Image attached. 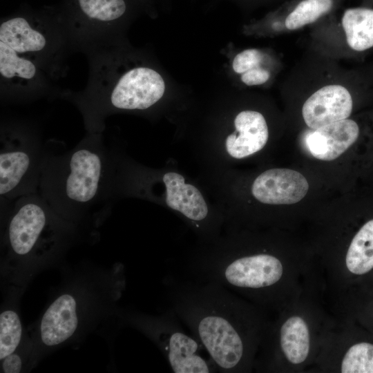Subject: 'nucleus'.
Segmentation results:
<instances>
[{
  "label": "nucleus",
  "mask_w": 373,
  "mask_h": 373,
  "mask_svg": "<svg viewBox=\"0 0 373 373\" xmlns=\"http://www.w3.org/2000/svg\"><path fill=\"white\" fill-rule=\"evenodd\" d=\"M69 46L57 8H21L0 23L1 96L25 100L50 88Z\"/></svg>",
  "instance_id": "f257e3e1"
},
{
  "label": "nucleus",
  "mask_w": 373,
  "mask_h": 373,
  "mask_svg": "<svg viewBox=\"0 0 373 373\" xmlns=\"http://www.w3.org/2000/svg\"><path fill=\"white\" fill-rule=\"evenodd\" d=\"M170 309L189 329L217 372H233L247 352L244 307L225 287L189 276L164 279Z\"/></svg>",
  "instance_id": "f03ea898"
},
{
  "label": "nucleus",
  "mask_w": 373,
  "mask_h": 373,
  "mask_svg": "<svg viewBox=\"0 0 373 373\" xmlns=\"http://www.w3.org/2000/svg\"><path fill=\"white\" fill-rule=\"evenodd\" d=\"M282 93L302 125L315 130L351 117L359 102L373 96V85L363 68H346L307 48L286 77Z\"/></svg>",
  "instance_id": "7ed1b4c3"
},
{
  "label": "nucleus",
  "mask_w": 373,
  "mask_h": 373,
  "mask_svg": "<svg viewBox=\"0 0 373 373\" xmlns=\"http://www.w3.org/2000/svg\"><path fill=\"white\" fill-rule=\"evenodd\" d=\"M90 133L68 153L44 157L41 197L55 212L77 213L107 204L115 184V164L99 133Z\"/></svg>",
  "instance_id": "20e7f679"
},
{
  "label": "nucleus",
  "mask_w": 373,
  "mask_h": 373,
  "mask_svg": "<svg viewBox=\"0 0 373 373\" xmlns=\"http://www.w3.org/2000/svg\"><path fill=\"white\" fill-rule=\"evenodd\" d=\"M113 44L88 52L90 77L86 90L75 97L90 133H99L102 122L115 111H142L162 98L166 89L154 68L137 65L122 68Z\"/></svg>",
  "instance_id": "39448f33"
},
{
  "label": "nucleus",
  "mask_w": 373,
  "mask_h": 373,
  "mask_svg": "<svg viewBox=\"0 0 373 373\" xmlns=\"http://www.w3.org/2000/svg\"><path fill=\"white\" fill-rule=\"evenodd\" d=\"M338 61H361L373 51V7L336 10L309 27L308 48Z\"/></svg>",
  "instance_id": "423d86ee"
},
{
  "label": "nucleus",
  "mask_w": 373,
  "mask_h": 373,
  "mask_svg": "<svg viewBox=\"0 0 373 373\" xmlns=\"http://www.w3.org/2000/svg\"><path fill=\"white\" fill-rule=\"evenodd\" d=\"M69 47L87 53L113 44L131 10L129 0H64L57 8Z\"/></svg>",
  "instance_id": "0eeeda50"
},
{
  "label": "nucleus",
  "mask_w": 373,
  "mask_h": 373,
  "mask_svg": "<svg viewBox=\"0 0 373 373\" xmlns=\"http://www.w3.org/2000/svg\"><path fill=\"white\" fill-rule=\"evenodd\" d=\"M45 155L36 136L22 126L3 128L1 135L0 194L12 200L36 193Z\"/></svg>",
  "instance_id": "6e6552de"
},
{
  "label": "nucleus",
  "mask_w": 373,
  "mask_h": 373,
  "mask_svg": "<svg viewBox=\"0 0 373 373\" xmlns=\"http://www.w3.org/2000/svg\"><path fill=\"white\" fill-rule=\"evenodd\" d=\"M129 321L153 340L173 372H217L209 356L202 354L203 347L192 334L183 329L181 321L170 309L156 316L134 314Z\"/></svg>",
  "instance_id": "1a4fd4ad"
},
{
  "label": "nucleus",
  "mask_w": 373,
  "mask_h": 373,
  "mask_svg": "<svg viewBox=\"0 0 373 373\" xmlns=\"http://www.w3.org/2000/svg\"><path fill=\"white\" fill-rule=\"evenodd\" d=\"M55 211L35 193L17 198L8 225V240L12 251L19 256L30 254L41 242Z\"/></svg>",
  "instance_id": "9d476101"
},
{
  "label": "nucleus",
  "mask_w": 373,
  "mask_h": 373,
  "mask_svg": "<svg viewBox=\"0 0 373 373\" xmlns=\"http://www.w3.org/2000/svg\"><path fill=\"white\" fill-rule=\"evenodd\" d=\"M344 0H287L278 8L250 26L249 31L267 36L289 34L311 27L338 10Z\"/></svg>",
  "instance_id": "9b49d317"
},
{
  "label": "nucleus",
  "mask_w": 373,
  "mask_h": 373,
  "mask_svg": "<svg viewBox=\"0 0 373 373\" xmlns=\"http://www.w3.org/2000/svg\"><path fill=\"white\" fill-rule=\"evenodd\" d=\"M269 125L265 115L254 108L238 111L232 131L224 138L222 151L233 160H241L260 151L269 139Z\"/></svg>",
  "instance_id": "f8f14e48"
},
{
  "label": "nucleus",
  "mask_w": 373,
  "mask_h": 373,
  "mask_svg": "<svg viewBox=\"0 0 373 373\" xmlns=\"http://www.w3.org/2000/svg\"><path fill=\"white\" fill-rule=\"evenodd\" d=\"M309 189L307 180L300 172L286 168H274L256 177L251 186V193L262 204H293L302 200Z\"/></svg>",
  "instance_id": "ddd939ff"
},
{
  "label": "nucleus",
  "mask_w": 373,
  "mask_h": 373,
  "mask_svg": "<svg viewBox=\"0 0 373 373\" xmlns=\"http://www.w3.org/2000/svg\"><path fill=\"white\" fill-rule=\"evenodd\" d=\"M361 126L350 117L315 130H308L305 144L310 154L322 161L339 157L359 138Z\"/></svg>",
  "instance_id": "4468645a"
},
{
  "label": "nucleus",
  "mask_w": 373,
  "mask_h": 373,
  "mask_svg": "<svg viewBox=\"0 0 373 373\" xmlns=\"http://www.w3.org/2000/svg\"><path fill=\"white\" fill-rule=\"evenodd\" d=\"M231 68L241 84L247 87L269 86L283 68V58L275 51L247 48L232 59Z\"/></svg>",
  "instance_id": "2eb2a0df"
},
{
  "label": "nucleus",
  "mask_w": 373,
  "mask_h": 373,
  "mask_svg": "<svg viewBox=\"0 0 373 373\" xmlns=\"http://www.w3.org/2000/svg\"><path fill=\"white\" fill-rule=\"evenodd\" d=\"M76 298L70 294L57 297L44 314L39 335L43 344L48 347L59 345L70 338L79 324Z\"/></svg>",
  "instance_id": "dca6fc26"
},
{
  "label": "nucleus",
  "mask_w": 373,
  "mask_h": 373,
  "mask_svg": "<svg viewBox=\"0 0 373 373\" xmlns=\"http://www.w3.org/2000/svg\"><path fill=\"white\" fill-rule=\"evenodd\" d=\"M281 349L289 362L303 363L309 354V334L305 321L299 316L288 318L280 328Z\"/></svg>",
  "instance_id": "f3484780"
},
{
  "label": "nucleus",
  "mask_w": 373,
  "mask_h": 373,
  "mask_svg": "<svg viewBox=\"0 0 373 373\" xmlns=\"http://www.w3.org/2000/svg\"><path fill=\"white\" fill-rule=\"evenodd\" d=\"M345 262L348 270L356 275H363L373 269V219L365 222L354 236Z\"/></svg>",
  "instance_id": "a211bd4d"
},
{
  "label": "nucleus",
  "mask_w": 373,
  "mask_h": 373,
  "mask_svg": "<svg viewBox=\"0 0 373 373\" xmlns=\"http://www.w3.org/2000/svg\"><path fill=\"white\" fill-rule=\"evenodd\" d=\"M22 336V326L17 313L7 309L0 314V359L17 349Z\"/></svg>",
  "instance_id": "6ab92c4d"
},
{
  "label": "nucleus",
  "mask_w": 373,
  "mask_h": 373,
  "mask_svg": "<svg viewBox=\"0 0 373 373\" xmlns=\"http://www.w3.org/2000/svg\"><path fill=\"white\" fill-rule=\"evenodd\" d=\"M343 373H373V344L360 343L346 352L341 363Z\"/></svg>",
  "instance_id": "aec40b11"
},
{
  "label": "nucleus",
  "mask_w": 373,
  "mask_h": 373,
  "mask_svg": "<svg viewBox=\"0 0 373 373\" xmlns=\"http://www.w3.org/2000/svg\"><path fill=\"white\" fill-rule=\"evenodd\" d=\"M22 359L16 351L3 359L2 369L5 373H18L22 368Z\"/></svg>",
  "instance_id": "412c9836"
},
{
  "label": "nucleus",
  "mask_w": 373,
  "mask_h": 373,
  "mask_svg": "<svg viewBox=\"0 0 373 373\" xmlns=\"http://www.w3.org/2000/svg\"><path fill=\"white\" fill-rule=\"evenodd\" d=\"M363 68L366 73L371 83L373 85V61L371 63H370L368 65L365 66V67H363Z\"/></svg>",
  "instance_id": "4be33fe9"
},
{
  "label": "nucleus",
  "mask_w": 373,
  "mask_h": 373,
  "mask_svg": "<svg viewBox=\"0 0 373 373\" xmlns=\"http://www.w3.org/2000/svg\"><path fill=\"white\" fill-rule=\"evenodd\" d=\"M253 1H254V0H253ZM257 1H283V0H257ZM285 1H287V0H285Z\"/></svg>",
  "instance_id": "5701e85b"
}]
</instances>
